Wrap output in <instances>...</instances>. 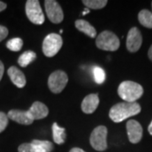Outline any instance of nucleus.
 Returning <instances> with one entry per match:
<instances>
[{
  "label": "nucleus",
  "mask_w": 152,
  "mask_h": 152,
  "mask_svg": "<svg viewBox=\"0 0 152 152\" xmlns=\"http://www.w3.org/2000/svg\"><path fill=\"white\" fill-rule=\"evenodd\" d=\"M142 45V36L140 30L133 27L129 30L127 36L126 47L130 53H136L139 51Z\"/></svg>",
  "instance_id": "9d476101"
},
{
  "label": "nucleus",
  "mask_w": 152,
  "mask_h": 152,
  "mask_svg": "<svg viewBox=\"0 0 152 152\" xmlns=\"http://www.w3.org/2000/svg\"><path fill=\"white\" fill-rule=\"evenodd\" d=\"M26 13L27 18L35 25H42L45 21V17L37 0H28L26 4Z\"/></svg>",
  "instance_id": "423d86ee"
},
{
  "label": "nucleus",
  "mask_w": 152,
  "mask_h": 152,
  "mask_svg": "<svg viewBox=\"0 0 152 152\" xmlns=\"http://www.w3.org/2000/svg\"><path fill=\"white\" fill-rule=\"evenodd\" d=\"M53 150V143L48 140H34L31 143H24L18 148L19 152H51Z\"/></svg>",
  "instance_id": "6e6552de"
},
{
  "label": "nucleus",
  "mask_w": 152,
  "mask_h": 152,
  "mask_svg": "<svg viewBox=\"0 0 152 152\" xmlns=\"http://www.w3.org/2000/svg\"><path fill=\"white\" fill-rule=\"evenodd\" d=\"M6 7H7V4H6L5 3L1 2V1H0V12H2L3 10H4L6 9Z\"/></svg>",
  "instance_id": "a878e982"
},
{
  "label": "nucleus",
  "mask_w": 152,
  "mask_h": 152,
  "mask_svg": "<svg viewBox=\"0 0 152 152\" xmlns=\"http://www.w3.org/2000/svg\"><path fill=\"white\" fill-rule=\"evenodd\" d=\"M9 34V31L5 26H0V42H2L4 39H5L7 37Z\"/></svg>",
  "instance_id": "b1692460"
},
{
  "label": "nucleus",
  "mask_w": 152,
  "mask_h": 152,
  "mask_svg": "<svg viewBox=\"0 0 152 152\" xmlns=\"http://www.w3.org/2000/svg\"><path fill=\"white\" fill-rule=\"evenodd\" d=\"M107 129L105 126H98L92 131L90 137V143L93 149L97 151H104L107 148Z\"/></svg>",
  "instance_id": "39448f33"
},
{
  "label": "nucleus",
  "mask_w": 152,
  "mask_h": 152,
  "mask_svg": "<svg viewBox=\"0 0 152 152\" xmlns=\"http://www.w3.org/2000/svg\"><path fill=\"white\" fill-rule=\"evenodd\" d=\"M8 75L10 76L11 81L18 88H23L26 84V80L24 73L16 67L12 66L8 69Z\"/></svg>",
  "instance_id": "2eb2a0df"
},
{
  "label": "nucleus",
  "mask_w": 152,
  "mask_h": 152,
  "mask_svg": "<svg viewBox=\"0 0 152 152\" xmlns=\"http://www.w3.org/2000/svg\"><path fill=\"white\" fill-rule=\"evenodd\" d=\"M151 5H152V3H151Z\"/></svg>",
  "instance_id": "7c9ffc66"
},
{
  "label": "nucleus",
  "mask_w": 152,
  "mask_h": 152,
  "mask_svg": "<svg viewBox=\"0 0 152 152\" xmlns=\"http://www.w3.org/2000/svg\"><path fill=\"white\" fill-rule=\"evenodd\" d=\"M36 58H37V54L33 51H26L20 56L18 59V64L20 66L25 68L29 65L31 63H32L36 59Z\"/></svg>",
  "instance_id": "6ab92c4d"
},
{
  "label": "nucleus",
  "mask_w": 152,
  "mask_h": 152,
  "mask_svg": "<svg viewBox=\"0 0 152 152\" xmlns=\"http://www.w3.org/2000/svg\"><path fill=\"white\" fill-rule=\"evenodd\" d=\"M93 75H94V80L97 84L101 85L102 84L105 80H106V73L105 71L99 66H93L92 67Z\"/></svg>",
  "instance_id": "412c9836"
},
{
  "label": "nucleus",
  "mask_w": 152,
  "mask_h": 152,
  "mask_svg": "<svg viewBox=\"0 0 152 152\" xmlns=\"http://www.w3.org/2000/svg\"><path fill=\"white\" fill-rule=\"evenodd\" d=\"M82 3L86 6L87 9L91 10H100L107 5V0H83Z\"/></svg>",
  "instance_id": "aec40b11"
},
{
  "label": "nucleus",
  "mask_w": 152,
  "mask_h": 152,
  "mask_svg": "<svg viewBox=\"0 0 152 152\" xmlns=\"http://www.w3.org/2000/svg\"><path fill=\"white\" fill-rule=\"evenodd\" d=\"M6 46L8 49H10L12 52H18L23 47V41L19 37L13 38L7 42Z\"/></svg>",
  "instance_id": "4be33fe9"
},
{
  "label": "nucleus",
  "mask_w": 152,
  "mask_h": 152,
  "mask_svg": "<svg viewBox=\"0 0 152 152\" xmlns=\"http://www.w3.org/2000/svg\"><path fill=\"white\" fill-rule=\"evenodd\" d=\"M148 56H149V58L152 61V45L151 46L149 51H148Z\"/></svg>",
  "instance_id": "cd10ccee"
},
{
  "label": "nucleus",
  "mask_w": 152,
  "mask_h": 152,
  "mask_svg": "<svg viewBox=\"0 0 152 152\" xmlns=\"http://www.w3.org/2000/svg\"><path fill=\"white\" fill-rule=\"evenodd\" d=\"M75 27L81 32L85 33L89 37L94 38L96 36V31L92 26L85 20H77L75 21Z\"/></svg>",
  "instance_id": "dca6fc26"
},
{
  "label": "nucleus",
  "mask_w": 152,
  "mask_h": 152,
  "mask_svg": "<svg viewBox=\"0 0 152 152\" xmlns=\"http://www.w3.org/2000/svg\"><path fill=\"white\" fill-rule=\"evenodd\" d=\"M31 116L34 120H39L45 118L48 115V107L40 102H35L31 107V108L28 110Z\"/></svg>",
  "instance_id": "4468645a"
},
{
  "label": "nucleus",
  "mask_w": 152,
  "mask_h": 152,
  "mask_svg": "<svg viewBox=\"0 0 152 152\" xmlns=\"http://www.w3.org/2000/svg\"><path fill=\"white\" fill-rule=\"evenodd\" d=\"M141 111L140 105L137 102H120L114 105L109 112V117L114 123H121L130 117L135 116Z\"/></svg>",
  "instance_id": "f257e3e1"
},
{
  "label": "nucleus",
  "mask_w": 152,
  "mask_h": 152,
  "mask_svg": "<svg viewBox=\"0 0 152 152\" xmlns=\"http://www.w3.org/2000/svg\"><path fill=\"white\" fill-rule=\"evenodd\" d=\"M90 10H89V9H86V10H84V11H83V12H82V15H86V14H88V13H90Z\"/></svg>",
  "instance_id": "c756f323"
},
{
  "label": "nucleus",
  "mask_w": 152,
  "mask_h": 152,
  "mask_svg": "<svg viewBox=\"0 0 152 152\" xmlns=\"http://www.w3.org/2000/svg\"><path fill=\"white\" fill-rule=\"evenodd\" d=\"M139 21L143 26L152 29V13L147 10H143L138 15Z\"/></svg>",
  "instance_id": "a211bd4d"
},
{
  "label": "nucleus",
  "mask_w": 152,
  "mask_h": 152,
  "mask_svg": "<svg viewBox=\"0 0 152 152\" xmlns=\"http://www.w3.org/2000/svg\"><path fill=\"white\" fill-rule=\"evenodd\" d=\"M9 123V118L4 113L0 112V133L6 129Z\"/></svg>",
  "instance_id": "5701e85b"
},
{
  "label": "nucleus",
  "mask_w": 152,
  "mask_h": 152,
  "mask_svg": "<svg viewBox=\"0 0 152 152\" xmlns=\"http://www.w3.org/2000/svg\"><path fill=\"white\" fill-rule=\"evenodd\" d=\"M118 96L126 102H135L141 97L144 89L136 82L126 80L122 82L118 89Z\"/></svg>",
  "instance_id": "f03ea898"
},
{
  "label": "nucleus",
  "mask_w": 152,
  "mask_h": 152,
  "mask_svg": "<svg viewBox=\"0 0 152 152\" xmlns=\"http://www.w3.org/2000/svg\"><path fill=\"white\" fill-rule=\"evenodd\" d=\"M45 10L49 20L54 24H59L64 20V12L59 4L54 0L45 1Z\"/></svg>",
  "instance_id": "1a4fd4ad"
},
{
  "label": "nucleus",
  "mask_w": 152,
  "mask_h": 152,
  "mask_svg": "<svg viewBox=\"0 0 152 152\" xmlns=\"http://www.w3.org/2000/svg\"><path fill=\"white\" fill-rule=\"evenodd\" d=\"M99 97L97 94H90L84 98L81 103V109L83 113L86 114L93 113L99 105Z\"/></svg>",
  "instance_id": "ddd939ff"
},
{
  "label": "nucleus",
  "mask_w": 152,
  "mask_h": 152,
  "mask_svg": "<svg viewBox=\"0 0 152 152\" xmlns=\"http://www.w3.org/2000/svg\"><path fill=\"white\" fill-rule=\"evenodd\" d=\"M4 71V64L0 61V80H1V79L3 77Z\"/></svg>",
  "instance_id": "393cba45"
},
{
  "label": "nucleus",
  "mask_w": 152,
  "mask_h": 152,
  "mask_svg": "<svg viewBox=\"0 0 152 152\" xmlns=\"http://www.w3.org/2000/svg\"><path fill=\"white\" fill-rule=\"evenodd\" d=\"M148 131H149L150 134L152 135V121H151V123L150 124V125H149V127H148Z\"/></svg>",
  "instance_id": "c85d7f7f"
},
{
  "label": "nucleus",
  "mask_w": 152,
  "mask_h": 152,
  "mask_svg": "<svg viewBox=\"0 0 152 152\" xmlns=\"http://www.w3.org/2000/svg\"><path fill=\"white\" fill-rule=\"evenodd\" d=\"M68 75L62 70L54 71L48 78V87L50 91L54 94L62 92L68 83Z\"/></svg>",
  "instance_id": "0eeeda50"
},
{
  "label": "nucleus",
  "mask_w": 152,
  "mask_h": 152,
  "mask_svg": "<svg viewBox=\"0 0 152 152\" xmlns=\"http://www.w3.org/2000/svg\"><path fill=\"white\" fill-rule=\"evenodd\" d=\"M69 152H86L85 151H83L82 149L80 148H77V147H75V148H73V149H71L70 151Z\"/></svg>",
  "instance_id": "bb28decb"
},
{
  "label": "nucleus",
  "mask_w": 152,
  "mask_h": 152,
  "mask_svg": "<svg viewBox=\"0 0 152 152\" xmlns=\"http://www.w3.org/2000/svg\"><path fill=\"white\" fill-rule=\"evenodd\" d=\"M96 45L99 49L114 52L119 48L120 41L113 32L105 31L96 37Z\"/></svg>",
  "instance_id": "7ed1b4c3"
},
{
  "label": "nucleus",
  "mask_w": 152,
  "mask_h": 152,
  "mask_svg": "<svg viewBox=\"0 0 152 152\" xmlns=\"http://www.w3.org/2000/svg\"><path fill=\"white\" fill-rule=\"evenodd\" d=\"M53 140L58 145H62L65 142L66 133L65 129L61 128L56 123L53 124Z\"/></svg>",
  "instance_id": "f3484780"
},
{
  "label": "nucleus",
  "mask_w": 152,
  "mask_h": 152,
  "mask_svg": "<svg viewBox=\"0 0 152 152\" xmlns=\"http://www.w3.org/2000/svg\"><path fill=\"white\" fill-rule=\"evenodd\" d=\"M8 118L11 120L16 122L20 124L30 125L33 123L34 119L31 116L28 111H21V110H10L8 113Z\"/></svg>",
  "instance_id": "f8f14e48"
},
{
  "label": "nucleus",
  "mask_w": 152,
  "mask_h": 152,
  "mask_svg": "<svg viewBox=\"0 0 152 152\" xmlns=\"http://www.w3.org/2000/svg\"><path fill=\"white\" fill-rule=\"evenodd\" d=\"M129 140L132 144H137L141 140L143 136V129L139 122L136 120H129L126 124Z\"/></svg>",
  "instance_id": "9b49d317"
},
{
  "label": "nucleus",
  "mask_w": 152,
  "mask_h": 152,
  "mask_svg": "<svg viewBox=\"0 0 152 152\" xmlns=\"http://www.w3.org/2000/svg\"><path fill=\"white\" fill-rule=\"evenodd\" d=\"M63 46V39L61 36L56 33L48 35L42 43V52L48 58H52L57 54Z\"/></svg>",
  "instance_id": "20e7f679"
}]
</instances>
